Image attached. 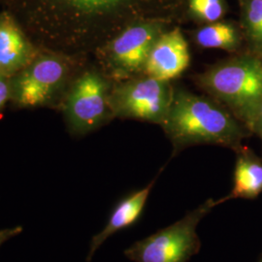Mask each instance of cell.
Returning <instances> with one entry per match:
<instances>
[{"instance_id": "3", "label": "cell", "mask_w": 262, "mask_h": 262, "mask_svg": "<svg viewBox=\"0 0 262 262\" xmlns=\"http://www.w3.org/2000/svg\"><path fill=\"white\" fill-rule=\"evenodd\" d=\"M199 83L246 120L262 100V62L251 56L213 67Z\"/></svg>"}, {"instance_id": "10", "label": "cell", "mask_w": 262, "mask_h": 262, "mask_svg": "<svg viewBox=\"0 0 262 262\" xmlns=\"http://www.w3.org/2000/svg\"><path fill=\"white\" fill-rule=\"evenodd\" d=\"M34 57L33 48L14 19L0 15V74L5 75L28 66Z\"/></svg>"}, {"instance_id": "15", "label": "cell", "mask_w": 262, "mask_h": 262, "mask_svg": "<svg viewBox=\"0 0 262 262\" xmlns=\"http://www.w3.org/2000/svg\"><path fill=\"white\" fill-rule=\"evenodd\" d=\"M78 9L85 12H95L108 9L125 0H66Z\"/></svg>"}, {"instance_id": "9", "label": "cell", "mask_w": 262, "mask_h": 262, "mask_svg": "<svg viewBox=\"0 0 262 262\" xmlns=\"http://www.w3.org/2000/svg\"><path fill=\"white\" fill-rule=\"evenodd\" d=\"M154 185L155 180L148 186L131 193L130 195L123 198L117 204L113 210L109 221L107 222V225L98 234L93 237L85 262L92 261L94 253L109 237L137 222L144 210Z\"/></svg>"}, {"instance_id": "17", "label": "cell", "mask_w": 262, "mask_h": 262, "mask_svg": "<svg viewBox=\"0 0 262 262\" xmlns=\"http://www.w3.org/2000/svg\"><path fill=\"white\" fill-rule=\"evenodd\" d=\"M23 232L21 226H16L13 228H6L0 230V247L13 237H16Z\"/></svg>"}, {"instance_id": "13", "label": "cell", "mask_w": 262, "mask_h": 262, "mask_svg": "<svg viewBox=\"0 0 262 262\" xmlns=\"http://www.w3.org/2000/svg\"><path fill=\"white\" fill-rule=\"evenodd\" d=\"M246 27L253 44L262 49V0H250L248 2Z\"/></svg>"}, {"instance_id": "12", "label": "cell", "mask_w": 262, "mask_h": 262, "mask_svg": "<svg viewBox=\"0 0 262 262\" xmlns=\"http://www.w3.org/2000/svg\"><path fill=\"white\" fill-rule=\"evenodd\" d=\"M196 41L201 47L230 50L238 45V34L232 26L215 23L201 28L196 33Z\"/></svg>"}, {"instance_id": "16", "label": "cell", "mask_w": 262, "mask_h": 262, "mask_svg": "<svg viewBox=\"0 0 262 262\" xmlns=\"http://www.w3.org/2000/svg\"><path fill=\"white\" fill-rule=\"evenodd\" d=\"M253 130L256 131L262 136V100L254 108L252 114L246 119Z\"/></svg>"}, {"instance_id": "18", "label": "cell", "mask_w": 262, "mask_h": 262, "mask_svg": "<svg viewBox=\"0 0 262 262\" xmlns=\"http://www.w3.org/2000/svg\"><path fill=\"white\" fill-rule=\"evenodd\" d=\"M9 97V86L5 80V77L0 74V109L6 103Z\"/></svg>"}, {"instance_id": "20", "label": "cell", "mask_w": 262, "mask_h": 262, "mask_svg": "<svg viewBox=\"0 0 262 262\" xmlns=\"http://www.w3.org/2000/svg\"><path fill=\"white\" fill-rule=\"evenodd\" d=\"M262 262V261H261Z\"/></svg>"}, {"instance_id": "11", "label": "cell", "mask_w": 262, "mask_h": 262, "mask_svg": "<svg viewBox=\"0 0 262 262\" xmlns=\"http://www.w3.org/2000/svg\"><path fill=\"white\" fill-rule=\"evenodd\" d=\"M262 191V163L250 152H241L234 172V186L231 192L219 200L220 204L235 198L251 199Z\"/></svg>"}, {"instance_id": "1", "label": "cell", "mask_w": 262, "mask_h": 262, "mask_svg": "<svg viewBox=\"0 0 262 262\" xmlns=\"http://www.w3.org/2000/svg\"><path fill=\"white\" fill-rule=\"evenodd\" d=\"M162 124L178 146L198 143L236 146L242 137L238 124L222 108L184 92L174 94Z\"/></svg>"}, {"instance_id": "7", "label": "cell", "mask_w": 262, "mask_h": 262, "mask_svg": "<svg viewBox=\"0 0 262 262\" xmlns=\"http://www.w3.org/2000/svg\"><path fill=\"white\" fill-rule=\"evenodd\" d=\"M159 35L160 28L156 24H142L127 28L111 44L110 56L114 66L127 73L144 69Z\"/></svg>"}, {"instance_id": "2", "label": "cell", "mask_w": 262, "mask_h": 262, "mask_svg": "<svg viewBox=\"0 0 262 262\" xmlns=\"http://www.w3.org/2000/svg\"><path fill=\"white\" fill-rule=\"evenodd\" d=\"M219 201L209 199L178 222L139 240L124 251L133 262H187L201 248L197 226Z\"/></svg>"}, {"instance_id": "19", "label": "cell", "mask_w": 262, "mask_h": 262, "mask_svg": "<svg viewBox=\"0 0 262 262\" xmlns=\"http://www.w3.org/2000/svg\"><path fill=\"white\" fill-rule=\"evenodd\" d=\"M260 60H261V62H262V59H260Z\"/></svg>"}, {"instance_id": "6", "label": "cell", "mask_w": 262, "mask_h": 262, "mask_svg": "<svg viewBox=\"0 0 262 262\" xmlns=\"http://www.w3.org/2000/svg\"><path fill=\"white\" fill-rule=\"evenodd\" d=\"M187 41L179 28L160 34L150 50L144 66L147 75L169 82L181 75L189 66Z\"/></svg>"}, {"instance_id": "8", "label": "cell", "mask_w": 262, "mask_h": 262, "mask_svg": "<svg viewBox=\"0 0 262 262\" xmlns=\"http://www.w3.org/2000/svg\"><path fill=\"white\" fill-rule=\"evenodd\" d=\"M66 73L64 64L53 57L35 61L19 78L17 94L24 106H37L45 102L61 82Z\"/></svg>"}, {"instance_id": "4", "label": "cell", "mask_w": 262, "mask_h": 262, "mask_svg": "<svg viewBox=\"0 0 262 262\" xmlns=\"http://www.w3.org/2000/svg\"><path fill=\"white\" fill-rule=\"evenodd\" d=\"M173 96L169 82L148 76L121 88L116 94L115 105L118 112L123 116L162 123L168 114Z\"/></svg>"}, {"instance_id": "5", "label": "cell", "mask_w": 262, "mask_h": 262, "mask_svg": "<svg viewBox=\"0 0 262 262\" xmlns=\"http://www.w3.org/2000/svg\"><path fill=\"white\" fill-rule=\"evenodd\" d=\"M68 115L78 130H90L102 119L107 108L106 84L95 73H85L72 89L68 99Z\"/></svg>"}, {"instance_id": "14", "label": "cell", "mask_w": 262, "mask_h": 262, "mask_svg": "<svg viewBox=\"0 0 262 262\" xmlns=\"http://www.w3.org/2000/svg\"><path fill=\"white\" fill-rule=\"evenodd\" d=\"M190 10L199 19L215 23L225 13L222 0H189Z\"/></svg>"}]
</instances>
